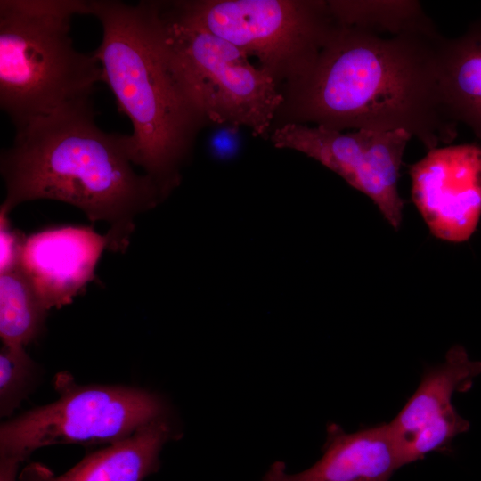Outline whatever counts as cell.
<instances>
[{"label": "cell", "mask_w": 481, "mask_h": 481, "mask_svg": "<svg viewBox=\"0 0 481 481\" xmlns=\"http://www.w3.org/2000/svg\"><path fill=\"white\" fill-rule=\"evenodd\" d=\"M436 29L392 35L336 25L307 72L291 86L293 123L328 129L404 130L428 149L457 136L442 91Z\"/></svg>", "instance_id": "obj_1"}, {"label": "cell", "mask_w": 481, "mask_h": 481, "mask_svg": "<svg viewBox=\"0 0 481 481\" xmlns=\"http://www.w3.org/2000/svg\"><path fill=\"white\" fill-rule=\"evenodd\" d=\"M94 117L86 99L16 128L0 155L6 190L0 216L29 200L62 201L92 222L108 223L109 250L124 253L135 218L166 197L149 175L135 171L130 135L102 130Z\"/></svg>", "instance_id": "obj_2"}, {"label": "cell", "mask_w": 481, "mask_h": 481, "mask_svg": "<svg viewBox=\"0 0 481 481\" xmlns=\"http://www.w3.org/2000/svg\"><path fill=\"white\" fill-rule=\"evenodd\" d=\"M102 27L93 52L102 82L132 125L131 157L167 198L206 121L185 92L164 43L157 1L86 0Z\"/></svg>", "instance_id": "obj_3"}, {"label": "cell", "mask_w": 481, "mask_h": 481, "mask_svg": "<svg viewBox=\"0 0 481 481\" xmlns=\"http://www.w3.org/2000/svg\"><path fill=\"white\" fill-rule=\"evenodd\" d=\"M76 15L86 0L0 1V107L15 128L90 99L102 82L94 53L73 45Z\"/></svg>", "instance_id": "obj_4"}, {"label": "cell", "mask_w": 481, "mask_h": 481, "mask_svg": "<svg viewBox=\"0 0 481 481\" xmlns=\"http://www.w3.org/2000/svg\"><path fill=\"white\" fill-rule=\"evenodd\" d=\"M157 8L174 69L204 119L265 134L284 102L272 75L233 44L188 20L175 2L157 1Z\"/></svg>", "instance_id": "obj_5"}, {"label": "cell", "mask_w": 481, "mask_h": 481, "mask_svg": "<svg viewBox=\"0 0 481 481\" xmlns=\"http://www.w3.org/2000/svg\"><path fill=\"white\" fill-rule=\"evenodd\" d=\"M199 27L233 44L276 80H299L336 25L328 1L175 2Z\"/></svg>", "instance_id": "obj_6"}, {"label": "cell", "mask_w": 481, "mask_h": 481, "mask_svg": "<svg viewBox=\"0 0 481 481\" xmlns=\"http://www.w3.org/2000/svg\"><path fill=\"white\" fill-rule=\"evenodd\" d=\"M165 404L148 391L88 387L4 423L1 456L23 461L33 451L58 444L115 443L163 417Z\"/></svg>", "instance_id": "obj_7"}, {"label": "cell", "mask_w": 481, "mask_h": 481, "mask_svg": "<svg viewBox=\"0 0 481 481\" xmlns=\"http://www.w3.org/2000/svg\"><path fill=\"white\" fill-rule=\"evenodd\" d=\"M412 137L404 130L343 133L288 122L273 130L271 141L276 148L299 151L337 173L369 197L397 231L404 204L397 184L404 150Z\"/></svg>", "instance_id": "obj_8"}, {"label": "cell", "mask_w": 481, "mask_h": 481, "mask_svg": "<svg viewBox=\"0 0 481 481\" xmlns=\"http://www.w3.org/2000/svg\"><path fill=\"white\" fill-rule=\"evenodd\" d=\"M412 200L436 238L463 242L481 216V146L444 145L410 166Z\"/></svg>", "instance_id": "obj_9"}, {"label": "cell", "mask_w": 481, "mask_h": 481, "mask_svg": "<svg viewBox=\"0 0 481 481\" xmlns=\"http://www.w3.org/2000/svg\"><path fill=\"white\" fill-rule=\"evenodd\" d=\"M480 374L481 362L471 360L461 346L451 347L443 363L424 371L414 393L387 423L402 466L448 451L453 439L469 430V421L452 399L456 392L469 390Z\"/></svg>", "instance_id": "obj_10"}, {"label": "cell", "mask_w": 481, "mask_h": 481, "mask_svg": "<svg viewBox=\"0 0 481 481\" xmlns=\"http://www.w3.org/2000/svg\"><path fill=\"white\" fill-rule=\"evenodd\" d=\"M107 236L89 226H61L24 238L20 260L45 306L72 302L93 281L97 262L109 249Z\"/></svg>", "instance_id": "obj_11"}, {"label": "cell", "mask_w": 481, "mask_h": 481, "mask_svg": "<svg viewBox=\"0 0 481 481\" xmlns=\"http://www.w3.org/2000/svg\"><path fill=\"white\" fill-rule=\"evenodd\" d=\"M322 456L311 468L288 474L282 461H275L261 481H389L402 466L387 423L346 432L330 423Z\"/></svg>", "instance_id": "obj_12"}, {"label": "cell", "mask_w": 481, "mask_h": 481, "mask_svg": "<svg viewBox=\"0 0 481 481\" xmlns=\"http://www.w3.org/2000/svg\"><path fill=\"white\" fill-rule=\"evenodd\" d=\"M171 435V426L162 417L90 454L61 476L35 466L23 472L20 481H143L159 469V452Z\"/></svg>", "instance_id": "obj_13"}, {"label": "cell", "mask_w": 481, "mask_h": 481, "mask_svg": "<svg viewBox=\"0 0 481 481\" xmlns=\"http://www.w3.org/2000/svg\"><path fill=\"white\" fill-rule=\"evenodd\" d=\"M441 85L452 118L481 140V19L456 38L444 37Z\"/></svg>", "instance_id": "obj_14"}, {"label": "cell", "mask_w": 481, "mask_h": 481, "mask_svg": "<svg viewBox=\"0 0 481 481\" xmlns=\"http://www.w3.org/2000/svg\"><path fill=\"white\" fill-rule=\"evenodd\" d=\"M47 308L20 257L0 271V336L4 346L23 347L39 333Z\"/></svg>", "instance_id": "obj_15"}, {"label": "cell", "mask_w": 481, "mask_h": 481, "mask_svg": "<svg viewBox=\"0 0 481 481\" xmlns=\"http://www.w3.org/2000/svg\"><path fill=\"white\" fill-rule=\"evenodd\" d=\"M335 20L392 35L436 29L418 1H328Z\"/></svg>", "instance_id": "obj_16"}, {"label": "cell", "mask_w": 481, "mask_h": 481, "mask_svg": "<svg viewBox=\"0 0 481 481\" xmlns=\"http://www.w3.org/2000/svg\"><path fill=\"white\" fill-rule=\"evenodd\" d=\"M29 360L23 347L4 346L0 354L1 401L10 398L22 384Z\"/></svg>", "instance_id": "obj_17"}, {"label": "cell", "mask_w": 481, "mask_h": 481, "mask_svg": "<svg viewBox=\"0 0 481 481\" xmlns=\"http://www.w3.org/2000/svg\"><path fill=\"white\" fill-rule=\"evenodd\" d=\"M20 461L7 457L1 456L0 481H17V468Z\"/></svg>", "instance_id": "obj_18"}]
</instances>
